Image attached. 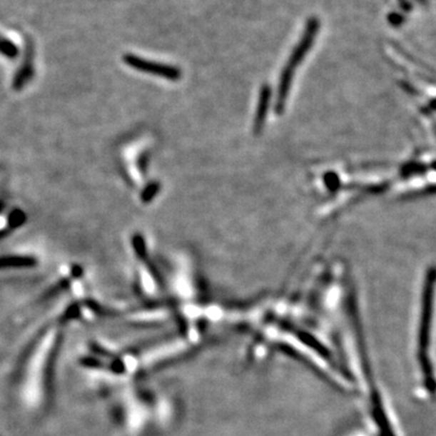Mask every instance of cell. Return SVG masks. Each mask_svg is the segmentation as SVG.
<instances>
[{
	"label": "cell",
	"instance_id": "obj_1",
	"mask_svg": "<svg viewBox=\"0 0 436 436\" xmlns=\"http://www.w3.org/2000/svg\"><path fill=\"white\" fill-rule=\"evenodd\" d=\"M60 328H51L33 348L24 370L22 397L29 406L36 407L44 400L49 370L52 356L60 340Z\"/></svg>",
	"mask_w": 436,
	"mask_h": 436
},
{
	"label": "cell",
	"instance_id": "obj_2",
	"mask_svg": "<svg viewBox=\"0 0 436 436\" xmlns=\"http://www.w3.org/2000/svg\"><path fill=\"white\" fill-rule=\"evenodd\" d=\"M316 29H318V22L315 20L309 22L308 29L305 31L303 39L300 41V44L297 46L296 50L293 51V56L288 61V66H286V69H285L284 73L281 76L279 93H278V102H276L278 112H280L283 107H284L285 101H286V97H288V88H290V84L293 81V73L296 71V67L300 61L303 60L305 54L308 52L309 48L312 46L314 36L316 34Z\"/></svg>",
	"mask_w": 436,
	"mask_h": 436
},
{
	"label": "cell",
	"instance_id": "obj_3",
	"mask_svg": "<svg viewBox=\"0 0 436 436\" xmlns=\"http://www.w3.org/2000/svg\"><path fill=\"white\" fill-rule=\"evenodd\" d=\"M124 61L128 66H131L132 69L141 71V72L163 76L165 79H170V81H178L181 78L180 69L173 66L151 62V61L143 60L133 55H125Z\"/></svg>",
	"mask_w": 436,
	"mask_h": 436
},
{
	"label": "cell",
	"instance_id": "obj_4",
	"mask_svg": "<svg viewBox=\"0 0 436 436\" xmlns=\"http://www.w3.org/2000/svg\"><path fill=\"white\" fill-rule=\"evenodd\" d=\"M269 101H270V88L268 86H264L263 90L260 91L256 119H255V131L256 132L260 131L263 126L265 116H267V111H268Z\"/></svg>",
	"mask_w": 436,
	"mask_h": 436
},
{
	"label": "cell",
	"instance_id": "obj_5",
	"mask_svg": "<svg viewBox=\"0 0 436 436\" xmlns=\"http://www.w3.org/2000/svg\"><path fill=\"white\" fill-rule=\"evenodd\" d=\"M36 262V260L32 258V257H0V268H8V267H31V265H34Z\"/></svg>",
	"mask_w": 436,
	"mask_h": 436
},
{
	"label": "cell",
	"instance_id": "obj_6",
	"mask_svg": "<svg viewBox=\"0 0 436 436\" xmlns=\"http://www.w3.org/2000/svg\"><path fill=\"white\" fill-rule=\"evenodd\" d=\"M33 73V67H32V61L27 60V62L24 64V67L21 69L19 74L16 76V79H15V83H14V86L16 90L22 88L27 81H29V78L32 76Z\"/></svg>",
	"mask_w": 436,
	"mask_h": 436
},
{
	"label": "cell",
	"instance_id": "obj_7",
	"mask_svg": "<svg viewBox=\"0 0 436 436\" xmlns=\"http://www.w3.org/2000/svg\"><path fill=\"white\" fill-rule=\"evenodd\" d=\"M0 52L4 54L9 57H15L17 55V49L15 45L10 43V41H4V39H0Z\"/></svg>",
	"mask_w": 436,
	"mask_h": 436
},
{
	"label": "cell",
	"instance_id": "obj_8",
	"mask_svg": "<svg viewBox=\"0 0 436 436\" xmlns=\"http://www.w3.org/2000/svg\"><path fill=\"white\" fill-rule=\"evenodd\" d=\"M24 220H26V216H24V213L22 211H14V213L10 215L9 217V222H10V225H11L12 228H15V227H19L21 224L24 223Z\"/></svg>",
	"mask_w": 436,
	"mask_h": 436
},
{
	"label": "cell",
	"instance_id": "obj_9",
	"mask_svg": "<svg viewBox=\"0 0 436 436\" xmlns=\"http://www.w3.org/2000/svg\"><path fill=\"white\" fill-rule=\"evenodd\" d=\"M158 189H159V184L158 183H152L149 187L144 189L143 194H142V201H152L153 196H156V192H158Z\"/></svg>",
	"mask_w": 436,
	"mask_h": 436
}]
</instances>
